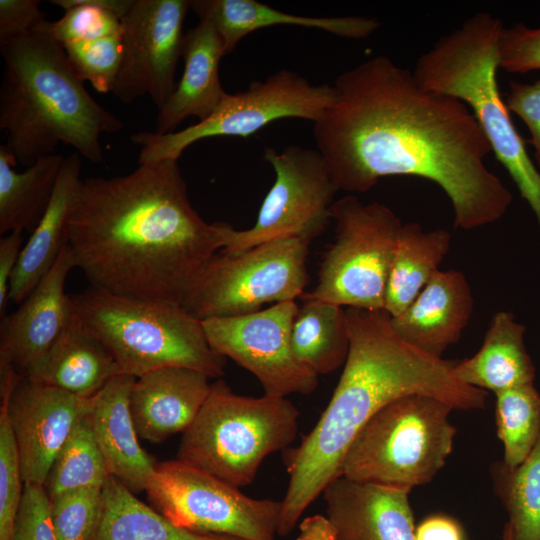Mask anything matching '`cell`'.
I'll return each mask as SVG.
<instances>
[{"instance_id": "cell-1", "label": "cell", "mask_w": 540, "mask_h": 540, "mask_svg": "<svg viewBox=\"0 0 540 540\" xmlns=\"http://www.w3.org/2000/svg\"><path fill=\"white\" fill-rule=\"evenodd\" d=\"M335 99L313 123L338 190L363 193L387 176H417L450 199L454 226L498 221L512 194L485 163L491 146L466 104L423 88L380 55L340 74Z\"/></svg>"}, {"instance_id": "cell-2", "label": "cell", "mask_w": 540, "mask_h": 540, "mask_svg": "<svg viewBox=\"0 0 540 540\" xmlns=\"http://www.w3.org/2000/svg\"><path fill=\"white\" fill-rule=\"evenodd\" d=\"M68 246L91 287L182 306L223 239L192 206L178 160H163L81 178Z\"/></svg>"}, {"instance_id": "cell-3", "label": "cell", "mask_w": 540, "mask_h": 540, "mask_svg": "<svg viewBox=\"0 0 540 540\" xmlns=\"http://www.w3.org/2000/svg\"><path fill=\"white\" fill-rule=\"evenodd\" d=\"M350 346L339 382L314 428L292 450L278 536H287L303 512L340 476L359 431L388 403L424 394L453 409L477 410L487 392L456 378L457 360L436 358L401 339L385 309L346 308Z\"/></svg>"}, {"instance_id": "cell-4", "label": "cell", "mask_w": 540, "mask_h": 540, "mask_svg": "<svg viewBox=\"0 0 540 540\" xmlns=\"http://www.w3.org/2000/svg\"><path fill=\"white\" fill-rule=\"evenodd\" d=\"M0 50V129L7 132L5 146L15 161L31 166L62 143L93 163L102 162L101 135L124 124L88 93L51 21L0 41Z\"/></svg>"}, {"instance_id": "cell-5", "label": "cell", "mask_w": 540, "mask_h": 540, "mask_svg": "<svg viewBox=\"0 0 540 540\" xmlns=\"http://www.w3.org/2000/svg\"><path fill=\"white\" fill-rule=\"evenodd\" d=\"M503 28L500 19L487 12L476 13L423 53L413 74L423 88L467 105L540 227V173L511 120L497 82Z\"/></svg>"}, {"instance_id": "cell-6", "label": "cell", "mask_w": 540, "mask_h": 540, "mask_svg": "<svg viewBox=\"0 0 540 540\" xmlns=\"http://www.w3.org/2000/svg\"><path fill=\"white\" fill-rule=\"evenodd\" d=\"M73 308L104 343L121 374L138 378L165 367L224 374L226 358L209 345L202 321L181 305L132 299L90 287L70 295Z\"/></svg>"}, {"instance_id": "cell-7", "label": "cell", "mask_w": 540, "mask_h": 540, "mask_svg": "<svg viewBox=\"0 0 540 540\" xmlns=\"http://www.w3.org/2000/svg\"><path fill=\"white\" fill-rule=\"evenodd\" d=\"M298 419L286 397L238 395L219 379L183 433L176 459L240 489L254 481L267 456L295 440Z\"/></svg>"}, {"instance_id": "cell-8", "label": "cell", "mask_w": 540, "mask_h": 540, "mask_svg": "<svg viewBox=\"0 0 540 540\" xmlns=\"http://www.w3.org/2000/svg\"><path fill=\"white\" fill-rule=\"evenodd\" d=\"M452 410L444 401L424 394L388 403L350 444L340 476L409 492L430 482L453 449Z\"/></svg>"}, {"instance_id": "cell-9", "label": "cell", "mask_w": 540, "mask_h": 540, "mask_svg": "<svg viewBox=\"0 0 540 540\" xmlns=\"http://www.w3.org/2000/svg\"><path fill=\"white\" fill-rule=\"evenodd\" d=\"M336 238L323 254L318 280L300 299L347 308L384 309L385 293L401 219L385 204L355 195L331 208Z\"/></svg>"}, {"instance_id": "cell-10", "label": "cell", "mask_w": 540, "mask_h": 540, "mask_svg": "<svg viewBox=\"0 0 540 540\" xmlns=\"http://www.w3.org/2000/svg\"><path fill=\"white\" fill-rule=\"evenodd\" d=\"M335 99L333 85L313 84L304 76L281 69L240 92L228 93L206 119L167 134L142 131L131 135L140 147L139 164L178 160L193 143L216 136L248 137L284 118L316 122Z\"/></svg>"}, {"instance_id": "cell-11", "label": "cell", "mask_w": 540, "mask_h": 540, "mask_svg": "<svg viewBox=\"0 0 540 540\" xmlns=\"http://www.w3.org/2000/svg\"><path fill=\"white\" fill-rule=\"evenodd\" d=\"M310 241L283 239L236 254L221 250L208 263L183 308L205 320L261 310L267 303L294 301L305 293Z\"/></svg>"}, {"instance_id": "cell-12", "label": "cell", "mask_w": 540, "mask_h": 540, "mask_svg": "<svg viewBox=\"0 0 540 540\" xmlns=\"http://www.w3.org/2000/svg\"><path fill=\"white\" fill-rule=\"evenodd\" d=\"M264 159L272 166L275 181L252 227L236 230L220 222L222 252L236 254L283 239L311 242L332 220L331 208L338 189L317 149L290 145L277 151L266 147Z\"/></svg>"}, {"instance_id": "cell-13", "label": "cell", "mask_w": 540, "mask_h": 540, "mask_svg": "<svg viewBox=\"0 0 540 540\" xmlns=\"http://www.w3.org/2000/svg\"><path fill=\"white\" fill-rule=\"evenodd\" d=\"M149 505L174 525L243 540H275L282 501L255 499L177 459L158 462L146 488Z\"/></svg>"}, {"instance_id": "cell-14", "label": "cell", "mask_w": 540, "mask_h": 540, "mask_svg": "<svg viewBox=\"0 0 540 540\" xmlns=\"http://www.w3.org/2000/svg\"><path fill=\"white\" fill-rule=\"evenodd\" d=\"M297 311L295 301H285L250 314L208 318L202 326L210 347L252 373L264 394L307 395L317 388L319 375L293 353L291 329Z\"/></svg>"}, {"instance_id": "cell-15", "label": "cell", "mask_w": 540, "mask_h": 540, "mask_svg": "<svg viewBox=\"0 0 540 540\" xmlns=\"http://www.w3.org/2000/svg\"><path fill=\"white\" fill-rule=\"evenodd\" d=\"M190 0H134L121 18L122 62L112 94L122 103L149 96L160 110L176 88Z\"/></svg>"}, {"instance_id": "cell-16", "label": "cell", "mask_w": 540, "mask_h": 540, "mask_svg": "<svg viewBox=\"0 0 540 540\" xmlns=\"http://www.w3.org/2000/svg\"><path fill=\"white\" fill-rule=\"evenodd\" d=\"M1 401L6 404L25 483L43 485L61 447L91 408L80 397L14 371L0 372Z\"/></svg>"}, {"instance_id": "cell-17", "label": "cell", "mask_w": 540, "mask_h": 540, "mask_svg": "<svg viewBox=\"0 0 540 540\" xmlns=\"http://www.w3.org/2000/svg\"><path fill=\"white\" fill-rule=\"evenodd\" d=\"M75 268L67 245L36 288L0 323V372L11 370L25 376L60 336L73 313L71 296L65 292Z\"/></svg>"}, {"instance_id": "cell-18", "label": "cell", "mask_w": 540, "mask_h": 540, "mask_svg": "<svg viewBox=\"0 0 540 540\" xmlns=\"http://www.w3.org/2000/svg\"><path fill=\"white\" fill-rule=\"evenodd\" d=\"M322 494L338 540H415L409 491L339 476Z\"/></svg>"}, {"instance_id": "cell-19", "label": "cell", "mask_w": 540, "mask_h": 540, "mask_svg": "<svg viewBox=\"0 0 540 540\" xmlns=\"http://www.w3.org/2000/svg\"><path fill=\"white\" fill-rule=\"evenodd\" d=\"M209 379L182 367L160 368L136 378L129 404L139 438L161 443L184 433L210 393Z\"/></svg>"}, {"instance_id": "cell-20", "label": "cell", "mask_w": 540, "mask_h": 540, "mask_svg": "<svg viewBox=\"0 0 540 540\" xmlns=\"http://www.w3.org/2000/svg\"><path fill=\"white\" fill-rule=\"evenodd\" d=\"M473 306L465 275L454 269L439 270L401 314L391 317V325L408 344L442 358L460 340Z\"/></svg>"}, {"instance_id": "cell-21", "label": "cell", "mask_w": 540, "mask_h": 540, "mask_svg": "<svg viewBox=\"0 0 540 540\" xmlns=\"http://www.w3.org/2000/svg\"><path fill=\"white\" fill-rule=\"evenodd\" d=\"M136 378L120 374L92 397L90 424L110 476L131 492L145 491L157 462L142 449L130 411Z\"/></svg>"}, {"instance_id": "cell-22", "label": "cell", "mask_w": 540, "mask_h": 540, "mask_svg": "<svg viewBox=\"0 0 540 540\" xmlns=\"http://www.w3.org/2000/svg\"><path fill=\"white\" fill-rule=\"evenodd\" d=\"M223 56V44L210 22L199 20L184 34L183 74L173 93L158 110L156 133L174 132L189 117L202 121L217 109L227 94L219 76Z\"/></svg>"}, {"instance_id": "cell-23", "label": "cell", "mask_w": 540, "mask_h": 540, "mask_svg": "<svg viewBox=\"0 0 540 540\" xmlns=\"http://www.w3.org/2000/svg\"><path fill=\"white\" fill-rule=\"evenodd\" d=\"M120 374L110 351L73 308L60 336L25 377L91 398Z\"/></svg>"}, {"instance_id": "cell-24", "label": "cell", "mask_w": 540, "mask_h": 540, "mask_svg": "<svg viewBox=\"0 0 540 540\" xmlns=\"http://www.w3.org/2000/svg\"><path fill=\"white\" fill-rule=\"evenodd\" d=\"M190 9L199 20L213 25L225 55L250 33L276 25L314 28L355 40L369 37L380 27L375 18L301 16L276 10L256 0H190Z\"/></svg>"}, {"instance_id": "cell-25", "label": "cell", "mask_w": 540, "mask_h": 540, "mask_svg": "<svg viewBox=\"0 0 540 540\" xmlns=\"http://www.w3.org/2000/svg\"><path fill=\"white\" fill-rule=\"evenodd\" d=\"M80 172L81 157L78 153L64 158L50 203L22 248L10 281L9 301L20 304L68 245L69 220L81 180Z\"/></svg>"}, {"instance_id": "cell-26", "label": "cell", "mask_w": 540, "mask_h": 540, "mask_svg": "<svg viewBox=\"0 0 540 540\" xmlns=\"http://www.w3.org/2000/svg\"><path fill=\"white\" fill-rule=\"evenodd\" d=\"M525 330L511 312H497L478 352L457 360L454 375L469 386L494 393L534 383L536 370L524 344Z\"/></svg>"}, {"instance_id": "cell-27", "label": "cell", "mask_w": 540, "mask_h": 540, "mask_svg": "<svg viewBox=\"0 0 540 540\" xmlns=\"http://www.w3.org/2000/svg\"><path fill=\"white\" fill-rule=\"evenodd\" d=\"M64 158L56 153L43 155L19 172L6 146H0L1 236L35 229L50 203Z\"/></svg>"}, {"instance_id": "cell-28", "label": "cell", "mask_w": 540, "mask_h": 540, "mask_svg": "<svg viewBox=\"0 0 540 540\" xmlns=\"http://www.w3.org/2000/svg\"><path fill=\"white\" fill-rule=\"evenodd\" d=\"M451 234L442 228L425 231L416 222L402 224L393 253L384 309L401 314L439 271L448 254Z\"/></svg>"}, {"instance_id": "cell-29", "label": "cell", "mask_w": 540, "mask_h": 540, "mask_svg": "<svg viewBox=\"0 0 540 540\" xmlns=\"http://www.w3.org/2000/svg\"><path fill=\"white\" fill-rule=\"evenodd\" d=\"M291 329L296 358L318 375L344 366L350 346L346 309L318 299H301Z\"/></svg>"}, {"instance_id": "cell-30", "label": "cell", "mask_w": 540, "mask_h": 540, "mask_svg": "<svg viewBox=\"0 0 540 540\" xmlns=\"http://www.w3.org/2000/svg\"><path fill=\"white\" fill-rule=\"evenodd\" d=\"M103 493L104 512L94 540H243L178 527L113 476H108Z\"/></svg>"}, {"instance_id": "cell-31", "label": "cell", "mask_w": 540, "mask_h": 540, "mask_svg": "<svg viewBox=\"0 0 540 540\" xmlns=\"http://www.w3.org/2000/svg\"><path fill=\"white\" fill-rule=\"evenodd\" d=\"M492 475L509 516L511 540H540V437L522 464L509 469L497 462Z\"/></svg>"}, {"instance_id": "cell-32", "label": "cell", "mask_w": 540, "mask_h": 540, "mask_svg": "<svg viewBox=\"0 0 540 540\" xmlns=\"http://www.w3.org/2000/svg\"><path fill=\"white\" fill-rule=\"evenodd\" d=\"M497 435L504 448L502 463L522 464L540 437V394L534 383L495 393Z\"/></svg>"}, {"instance_id": "cell-33", "label": "cell", "mask_w": 540, "mask_h": 540, "mask_svg": "<svg viewBox=\"0 0 540 540\" xmlns=\"http://www.w3.org/2000/svg\"><path fill=\"white\" fill-rule=\"evenodd\" d=\"M109 474L88 414L58 452L44 484L48 497L86 487H103Z\"/></svg>"}, {"instance_id": "cell-34", "label": "cell", "mask_w": 540, "mask_h": 540, "mask_svg": "<svg viewBox=\"0 0 540 540\" xmlns=\"http://www.w3.org/2000/svg\"><path fill=\"white\" fill-rule=\"evenodd\" d=\"M50 3L65 10L61 18L51 22L54 37L65 46L121 34V18L134 0H52Z\"/></svg>"}, {"instance_id": "cell-35", "label": "cell", "mask_w": 540, "mask_h": 540, "mask_svg": "<svg viewBox=\"0 0 540 540\" xmlns=\"http://www.w3.org/2000/svg\"><path fill=\"white\" fill-rule=\"evenodd\" d=\"M58 540H94L104 512L103 487L70 490L49 498Z\"/></svg>"}, {"instance_id": "cell-36", "label": "cell", "mask_w": 540, "mask_h": 540, "mask_svg": "<svg viewBox=\"0 0 540 540\" xmlns=\"http://www.w3.org/2000/svg\"><path fill=\"white\" fill-rule=\"evenodd\" d=\"M121 34L63 46L80 79L90 82L100 93L113 91L122 62Z\"/></svg>"}, {"instance_id": "cell-37", "label": "cell", "mask_w": 540, "mask_h": 540, "mask_svg": "<svg viewBox=\"0 0 540 540\" xmlns=\"http://www.w3.org/2000/svg\"><path fill=\"white\" fill-rule=\"evenodd\" d=\"M25 481L6 404L0 406V540H13Z\"/></svg>"}, {"instance_id": "cell-38", "label": "cell", "mask_w": 540, "mask_h": 540, "mask_svg": "<svg viewBox=\"0 0 540 540\" xmlns=\"http://www.w3.org/2000/svg\"><path fill=\"white\" fill-rule=\"evenodd\" d=\"M499 68L512 73L540 70V28L517 23L503 28L498 42Z\"/></svg>"}, {"instance_id": "cell-39", "label": "cell", "mask_w": 540, "mask_h": 540, "mask_svg": "<svg viewBox=\"0 0 540 540\" xmlns=\"http://www.w3.org/2000/svg\"><path fill=\"white\" fill-rule=\"evenodd\" d=\"M13 540H58L43 485L25 483Z\"/></svg>"}, {"instance_id": "cell-40", "label": "cell", "mask_w": 540, "mask_h": 540, "mask_svg": "<svg viewBox=\"0 0 540 540\" xmlns=\"http://www.w3.org/2000/svg\"><path fill=\"white\" fill-rule=\"evenodd\" d=\"M505 103L529 129L534 158L540 169V80L533 83L511 81Z\"/></svg>"}, {"instance_id": "cell-41", "label": "cell", "mask_w": 540, "mask_h": 540, "mask_svg": "<svg viewBox=\"0 0 540 540\" xmlns=\"http://www.w3.org/2000/svg\"><path fill=\"white\" fill-rule=\"evenodd\" d=\"M39 0H0V41L23 34L45 18Z\"/></svg>"}, {"instance_id": "cell-42", "label": "cell", "mask_w": 540, "mask_h": 540, "mask_svg": "<svg viewBox=\"0 0 540 540\" xmlns=\"http://www.w3.org/2000/svg\"><path fill=\"white\" fill-rule=\"evenodd\" d=\"M22 232L15 231L0 238V316L6 315L10 281L23 248Z\"/></svg>"}, {"instance_id": "cell-43", "label": "cell", "mask_w": 540, "mask_h": 540, "mask_svg": "<svg viewBox=\"0 0 540 540\" xmlns=\"http://www.w3.org/2000/svg\"><path fill=\"white\" fill-rule=\"evenodd\" d=\"M415 540H465L461 525L445 515H431L415 528Z\"/></svg>"}, {"instance_id": "cell-44", "label": "cell", "mask_w": 540, "mask_h": 540, "mask_svg": "<svg viewBox=\"0 0 540 540\" xmlns=\"http://www.w3.org/2000/svg\"><path fill=\"white\" fill-rule=\"evenodd\" d=\"M298 540H338L335 531L330 526L319 527L311 530Z\"/></svg>"}, {"instance_id": "cell-45", "label": "cell", "mask_w": 540, "mask_h": 540, "mask_svg": "<svg viewBox=\"0 0 540 540\" xmlns=\"http://www.w3.org/2000/svg\"><path fill=\"white\" fill-rule=\"evenodd\" d=\"M503 540H511L510 537V531L507 525H505L504 531H503Z\"/></svg>"}]
</instances>
